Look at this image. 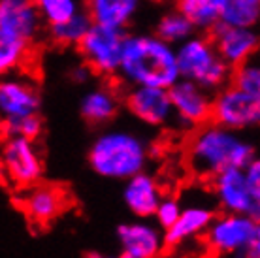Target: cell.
Here are the masks:
<instances>
[{
    "instance_id": "cell-20",
    "label": "cell",
    "mask_w": 260,
    "mask_h": 258,
    "mask_svg": "<svg viewBox=\"0 0 260 258\" xmlns=\"http://www.w3.org/2000/svg\"><path fill=\"white\" fill-rule=\"evenodd\" d=\"M219 23L236 26H258L260 0H219Z\"/></svg>"
},
{
    "instance_id": "cell-24",
    "label": "cell",
    "mask_w": 260,
    "mask_h": 258,
    "mask_svg": "<svg viewBox=\"0 0 260 258\" xmlns=\"http://www.w3.org/2000/svg\"><path fill=\"white\" fill-rule=\"evenodd\" d=\"M91 25H92L91 17L81 10L79 13L72 15L70 19L62 21L59 25H53L51 36L60 45H79V42L83 40L87 30L91 28Z\"/></svg>"
},
{
    "instance_id": "cell-15",
    "label": "cell",
    "mask_w": 260,
    "mask_h": 258,
    "mask_svg": "<svg viewBox=\"0 0 260 258\" xmlns=\"http://www.w3.org/2000/svg\"><path fill=\"white\" fill-rule=\"evenodd\" d=\"M4 172L17 185H30L40 177L42 162L32 142L26 138H10L2 153Z\"/></svg>"
},
{
    "instance_id": "cell-27",
    "label": "cell",
    "mask_w": 260,
    "mask_h": 258,
    "mask_svg": "<svg viewBox=\"0 0 260 258\" xmlns=\"http://www.w3.org/2000/svg\"><path fill=\"white\" fill-rule=\"evenodd\" d=\"M234 85L241 89L245 94L254 98L260 104V62L258 60H247L243 64L236 66L234 72Z\"/></svg>"
},
{
    "instance_id": "cell-19",
    "label": "cell",
    "mask_w": 260,
    "mask_h": 258,
    "mask_svg": "<svg viewBox=\"0 0 260 258\" xmlns=\"http://www.w3.org/2000/svg\"><path fill=\"white\" fill-rule=\"evenodd\" d=\"M119 110V100L111 89H92L81 100V113L89 123L102 124L111 121Z\"/></svg>"
},
{
    "instance_id": "cell-34",
    "label": "cell",
    "mask_w": 260,
    "mask_h": 258,
    "mask_svg": "<svg viewBox=\"0 0 260 258\" xmlns=\"http://www.w3.org/2000/svg\"><path fill=\"white\" fill-rule=\"evenodd\" d=\"M111 258H134V256H130V254H124V252H123L121 256H111Z\"/></svg>"
},
{
    "instance_id": "cell-33",
    "label": "cell",
    "mask_w": 260,
    "mask_h": 258,
    "mask_svg": "<svg viewBox=\"0 0 260 258\" xmlns=\"http://www.w3.org/2000/svg\"><path fill=\"white\" fill-rule=\"evenodd\" d=\"M74 78L78 79V81H87V78H89V66H87V68H79V70L74 72Z\"/></svg>"
},
{
    "instance_id": "cell-3",
    "label": "cell",
    "mask_w": 260,
    "mask_h": 258,
    "mask_svg": "<svg viewBox=\"0 0 260 258\" xmlns=\"http://www.w3.org/2000/svg\"><path fill=\"white\" fill-rule=\"evenodd\" d=\"M92 170L108 179H128L145 170L149 147L143 138L123 128L108 130L94 140L89 153Z\"/></svg>"
},
{
    "instance_id": "cell-32",
    "label": "cell",
    "mask_w": 260,
    "mask_h": 258,
    "mask_svg": "<svg viewBox=\"0 0 260 258\" xmlns=\"http://www.w3.org/2000/svg\"><path fill=\"white\" fill-rule=\"evenodd\" d=\"M249 217L256 222V224H260V200H254V204L251 206V209H249Z\"/></svg>"
},
{
    "instance_id": "cell-17",
    "label": "cell",
    "mask_w": 260,
    "mask_h": 258,
    "mask_svg": "<svg viewBox=\"0 0 260 258\" xmlns=\"http://www.w3.org/2000/svg\"><path fill=\"white\" fill-rule=\"evenodd\" d=\"M162 188L158 185V181L147 172H140V174L132 175L126 179L123 190L124 204L130 211L138 217H153L158 202L162 200Z\"/></svg>"
},
{
    "instance_id": "cell-18",
    "label": "cell",
    "mask_w": 260,
    "mask_h": 258,
    "mask_svg": "<svg viewBox=\"0 0 260 258\" xmlns=\"http://www.w3.org/2000/svg\"><path fill=\"white\" fill-rule=\"evenodd\" d=\"M142 0H87V15L94 25L123 30L134 21Z\"/></svg>"
},
{
    "instance_id": "cell-12",
    "label": "cell",
    "mask_w": 260,
    "mask_h": 258,
    "mask_svg": "<svg viewBox=\"0 0 260 258\" xmlns=\"http://www.w3.org/2000/svg\"><path fill=\"white\" fill-rule=\"evenodd\" d=\"M215 204L228 213H249L254 204L245 168H230L211 179Z\"/></svg>"
},
{
    "instance_id": "cell-29",
    "label": "cell",
    "mask_w": 260,
    "mask_h": 258,
    "mask_svg": "<svg viewBox=\"0 0 260 258\" xmlns=\"http://www.w3.org/2000/svg\"><path fill=\"white\" fill-rule=\"evenodd\" d=\"M4 128L10 136L13 138H26V140H32L34 136H38L40 132V119L38 115L32 117H23V119H17L13 123L4 124Z\"/></svg>"
},
{
    "instance_id": "cell-26",
    "label": "cell",
    "mask_w": 260,
    "mask_h": 258,
    "mask_svg": "<svg viewBox=\"0 0 260 258\" xmlns=\"http://www.w3.org/2000/svg\"><path fill=\"white\" fill-rule=\"evenodd\" d=\"M26 57V42L0 30V76H6L23 64Z\"/></svg>"
},
{
    "instance_id": "cell-7",
    "label": "cell",
    "mask_w": 260,
    "mask_h": 258,
    "mask_svg": "<svg viewBox=\"0 0 260 258\" xmlns=\"http://www.w3.org/2000/svg\"><path fill=\"white\" fill-rule=\"evenodd\" d=\"M124 38L126 36L123 30L92 23L83 40L79 42V49L87 66L104 76L117 74L123 57Z\"/></svg>"
},
{
    "instance_id": "cell-21",
    "label": "cell",
    "mask_w": 260,
    "mask_h": 258,
    "mask_svg": "<svg viewBox=\"0 0 260 258\" xmlns=\"http://www.w3.org/2000/svg\"><path fill=\"white\" fill-rule=\"evenodd\" d=\"M177 10L187 15L194 28L209 30L219 25V0H177Z\"/></svg>"
},
{
    "instance_id": "cell-31",
    "label": "cell",
    "mask_w": 260,
    "mask_h": 258,
    "mask_svg": "<svg viewBox=\"0 0 260 258\" xmlns=\"http://www.w3.org/2000/svg\"><path fill=\"white\" fill-rule=\"evenodd\" d=\"M236 258H260V224H256V234H254V239L251 241V245L245 249V251L234 254Z\"/></svg>"
},
{
    "instance_id": "cell-9",
    "label": "cell",
    "mask_w": 260,
    "mask_h": 258,
    "mask_svg": "<svg viewBox=\"0 0 260 258\" xmlns=\"http://www.w3.org/2000/svg\"><path fill=\"white\" fill-rule=\"evenodd\" d=\"M213 44L217 53L230 68L247 62L260 49L258 26L221 25L215 28Z\"/></svg>"
},
{
    "instance_id": "cell-10",
    "label": "cell",
    "mask_w": 260,
    "mask_h": 258,
    "mask_svg": "<svg viewBox=\"0 0 260 258\" xmlns=\"http://www.w3.org/2000/svg\"><path fill=\"white\" fill-rule=\"evenodd\" d=\"M40 96L30 81L17 76H0V121L13 123L23 117L38 115Z\"/></svg>"
},
{
    "instance_id": "cell-1",
    "label": "cell",
    "mask_w": 260,
    "mask_h": 258,
    "mask_svg": "<svg viewBox=\"0 0 260 258\" xmlns=\"http://www.w3.org/2000/svg\"><path fill=\"white\" fill-rule=\"evenodd\" d=\"M253 143L240 132L217 123H206L194 132L187 147V164L198 179H213L230 168H247L254 158Z\"/></svg>"
},
{
    "instance_id": "cell-16",
    "label": "cell",
    "mask_w": 260,
    "mask_h": 258,
    "mask_svg": "<svg viewBox=\"0 0 260 258\" xmlns=\"http://www.w3.org/2000/svg\"><path fill=\"white\" fill-rule=\"evenodd\" d=\"M42 19L32 0H0V30L28 44L40 30Z\"/></svg>"
},
{
    "instance_id": "cell-14",
    "label": "cell",
    "mask_w": 260,
    "mask_h": 258,
    "mask_svg": "<svg viewBox=\"0 0 260 258\" xmlns=\"http://www.w3.org/2000/svg\"><path fill=\"white\" fill-rule=\"evenodd\" d=\"M124 254L134 258H158L166 249L164 230L151 222H126L117 230Z\"/></svg>"
},
{
    "instance_id": "cell-25",
    "label": "cell",
    "mask_w": 260,
    "mask_h": 258,
    "mask_svg": "<svg viewBox=\"0 0 260 258\" xmlns=\"http://www.w3.org/2000/svg\"><path fill=\"white\" fill-rule=\"evenodd\" d=\"M40 19L49 25H59L81 12V0H32Z\"/></svg>"
},
{
    "instance_id": "cell-4",
    "label": "cell",
    "mask_w": 260,
    "mask_h": 258,
    "mask_svg": "<svg viewBox=\"0 0 260 258\" xmlns=\"http://www.w3.org/2000/svg\"><path fill=\"white\" fill-rule=\"evenodd\" d=\"M179 78L194 81L208 90L224 87L230 79L232 68L221 58L215 49L213 40L192 34L176 45Z\"/></svg>"
},
{
    "instance_id": "cell-8",
    "label": "cell",
    "mask_w": 260,
    "mask_h": 258,
    "mask_svg": "<svg viewBox=\"0 0 260 258\" xmlns=\"http://www.w3.org/2000/svg\"><path fill=\"white\" fill-rule=\"evenodd\" d=\"M174 121L181 128H196L211 119V94L194 81L179 78L168 89Z\"/></svg>"
},
{
    "instance_id": "cell-6",
    "label": "cell",
    "mask_w": 260,
    "mask_h": 258,
    "mask_svg": "<svg viewBox=\"0 0 260 258\" xmlns=\"http://www.w3.org/2000/svg\"><path fill=\"white\" fill-rule=\"evenodd\" d=\"M211 121L236 132L253 128L260 124V104L234 83L224 85L211 98Z\"/></svg>"
},
{
    "instance_id": "cell-30",
    "label": "cell",
    "mask_w": 260,
    "mask_h": 258,
    "mask_svg": "<svg viewBox=\"0 0 260 258\" xmlns=\"http://www.w3.org/2000/svg\"><path fill=\"white\" fill-rule=\"evenodd\" d=\"M245 174H247V181L251 185V192H253L254 200H260V156H254L253 160L249 162Z\"/></svg>"
},
{
    "instance_id": "cell-13",
    "label": "cell",
    "mask_w": 260,
    "mask_h": 258,
    "mask_svg": "<svg viewBox=\"0 0 260 258\" xmlns=\"http://www.w3.org/2000/svg\"><path fill=\"white\" fill-rule=\"evenodd\" d=\"M215 217V206L209 204L204 196H196L194 200L187 202L181 206V213L177 220L170 226L168 230H164V238H166V245L177 247L189 241L192 238L204 236L206 228Z\"/></svg>"
},
{
    "instance_id": "cell-11",
    "label": "cell",
    "mask_w": 260,
    "mask_h": 258,
    "mask_svg": "<svg viewBox=\"0 0 260 258\" xmlns=\"http://www.w3.org/2000/svg\"><path fill=\"white\" fill-rule=\"evenodd\" d=\"M126 108L138 121L149 126H166L174 121L170 92L162 87H130Z\"/></svg>"
},
{
    "instance_id": "cell-2",
    "label": "cell",
    "mask_w": 260,
    "mask_h": 258,
    "mask_svg": "<svg viewBox=\"0 0 260 258\" xmlns=\"http://www.w3.org/2000/svg\"><path fill=\"white\" fill-rule=\"evenodd\" d=\"M117 74L130 87L170 89L179 79L176 45L156 34L126 36Z\"/></svg>"
},
{
    "instance_id": "cell-22",
    "label": "cell",
    "mask_w": 260,
    "mask_h": 258,
    "mask_svg": "<svg viewBox=\"0 0 260 258\" xmlns=\"http://www.w3.org/2000/svg\"><path fill=\"white\" fill-rule=\"evenodd\" d=\"M194 25L187 19V15H183L179 10L164 13L156 23V36H160L164 42L172 45H177L194 34Z\"/></svg>"
},
{
    "instance_id": "cell-28",
    "label": "cell",
    "mask_w": 260,
    "mask_h": 258,
    "mask_svg": "<svg viewBox=\"0 0 260 258\" xmlns=\"http://www.w3.org/2000/svg\"><path fill=\"white\" fill-rule=\"evenodd\" d=\"M181 206L183 202L179 198L164 194L162 200L158 202V206H156L155 215H153V217H156V224L160 226L162 230H168L170 226L177 220L179 213H181Z\"/></svg>"
},
{
    "instance_id": "cell-5",
    "label": "cell",
    "mask_w": 260,
    "mask_h": 258,
    "mask_svg": "<svg viewBox=\"0 0 260 258\" xmlns=\"http://www.w3.org/2000/svg\"><path fill=\"white\" fill-rule=\"evenodd\" d=\"M256 234V222L247 213H228L213 217L204 232V241L209 251L217 254H238L245 251Z\"/></svg>"
},
{
    "instance_id": "cell-23",
    "label": "cell",
    "mask_w": 260,
    "mask_h": 258,
    "mask_svg": "<svg viewBox=\"0 0 260 258\" xmlns=\"http://www.w3.org/2000/svg\"><path fill=\"white\" fill-rule=\"evenodd\" d=\"M26 211L34 220H49L60 211L62 207V198L57 190L53 188H38L30 192V196L26 198Z\"/></svg>"
}]
</instances>
